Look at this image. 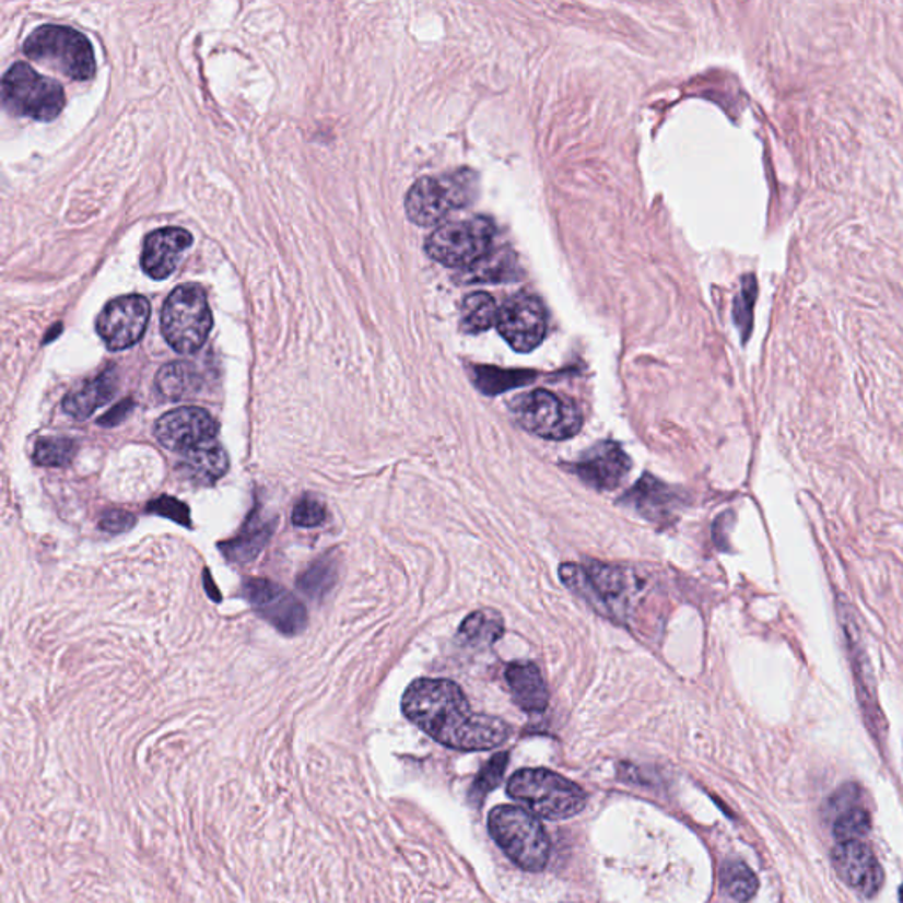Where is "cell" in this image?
<instances>
[{"instance_id":"38","label":"cell","mask_w":903,"mask_h":903,"mask_svg":"<svg viewBox=\"0 0 903 903\" xmlns=\"http://www.w3.org/2000/svg\"><path fill=\"white\" fill-rule=\"evenodd\" d=\"M129 407H131V404H129V401H124L122 404H119V407L115 408L114 411H110V413H106V415L103 417V420H101V424H119L120 420H122L124 417L128 415Z\"/></svg>"},{"instance_id":"24","label":"cell","mask_w":903,"mask_h":903,"mask_svg":"<svg viewBox=\"0 0 903 903\" xmlns=\"http://www.w3.org/2000/svg\"><path fill=\"white\" fill-rule=\"evenodd\" d=\"M201 387V378L197 367L188 362H172L161 367L155 376V388L161 396L169 401H180L197 394Z\"/></svg>"},{"instance_id":"18","label":"cell","mask_w":903,"mask_h":903,"mask_svg":"<svg viewBox=\"0 0 903 903\" xmlns=\"http://www.w3.org/2000/svg\"><path fill=\"white\" fill-rule=\"evenodd\" d=\"M192 246V235L184 228H161L146 235L142 267L149 278H169Z\"/></svg>"},{"instance_id":"34","label":"cell","mask_w":903,"mask_h":903,"mask_svg":"<svg viewBox=\"0 0 903 903\" xmlns=\"http://www.w3.org/2000/svg\"><path fill=\"white\" fill-rule=\"evenodd\" d=\"M292 520L298 528H315L325 520V507L316 497L304 496L293 508Z\"/></svg>"},{"instance_id":"7","label":"cell","mask_w":903,"mask_h":903,"mask_svg":"<svg viewBox=\"0 0 903 903\" xmlns=\"http://www.w3.org/2000/svg\"><path fill=\"white\" fill-rule=\"evenodd\" d=\"M28 59L57 69L59 73L78 82L91 80L96 74V57L87 37L74 28L60 25H43L36 28L23 45Z\"/></svg>"},{"instance_id":"33","label":"cell","mask_w":903,"mask_h":903,"mask_svg":"<svg viewBox=\"0 0 903 903\" xmlns=\"http://www.w3.org/2000/svg\"><path fill=\"white\" fill-rule=\"evenodd\" d=\"M870 828V813L863 808H851L836 819L833 833L840 842H848V840H859L867 835Z\"/></svg>"},{"instance_id":"25","label":"cell","mask_w":903,"mask_h":903,"mask_svg":"<svg viewBox=\"0 0 903 903\" xmlns=\"http://www.w3.org/2000/svg\"><path fill=\"white\" fill-rule=\"evenodd\" d=\"M503 635V618L496 611L471 612L459 626V640L473 649L493 646Z\"/></svg>"},{"instance_id":"37","label":"cell","mask_w":903,"mask_h":903,"mask_svg":"<svg viewBox=\"0 0 903 903\" xmlns=\"http://www.w3.org/2000/svg\"><path fill=\"white\" fill-rule=\"evenodd\" d=\"M858 787L856 785H845L840 789V793L836 794L835 798L831 799V810L833 812H847L851 810V804L858 799Z\"/></svg>"},{"instance_id":"12","label":"cell","mask_w":903,"mask_h":903,"mask_svg":"<svg viewBox=\"0 0 903 903\" xmlns=\"http://www.w3.org/2000/svg\"><path fill=\"white\" fill-rule=\"evenodd\" d=\"M151 318V304L142 295L108 302L97 318V333L106 347L119 352L140 342Z\"/></svg>"},{"instance_id":"30","label":"cell","mask_w":903,"mask_h":903,"mask_svg":"<svg viewBox=\"0 0 903 903\" xmlns=\"http://www.w3.org/2000/svg\"><path fill=\"white\" fill-rule=\"evenodd\" d=\"M508 764V753H496L491 761L485 764L484 770L479 773L473 787H471V801L480 805L484 801L491 790L496 789L500 782H502L503 773Z\"/></svg>"},{"instance_id":"16","label":"cell","mask_w":903,"mask_h":903,"mask_svg":"<svg viewBox=\"0 0 903 903\" xmlns=\"http://www.w3.org/2000/svg\"><path fill=\"white\" fill-rule=\"evenodd\" d=\"M833 865L838 876L865 896H873L877 891L881 890L884 871L871 853V848L863 844L861 840L840 842L833 848Z\"/></svg>"},{"instance_id":"21","label":"cell","mask_w":903,"mask_h":903,"mask_svg":"<svg viewBox=\"0 0 903 903\" xmlns=\"http://www.w3.org/2000/svg\"><path fill=\"white\" fill-rule=\"evenodd\" d=\"M183 456L180 471L192 484H214L228 471V454L215 442L184 452Z\"/></svg>"},{"instance_id":"15","label":"cell","mask_w":903,"mask_h":903,"mask_svg":"<svg viewBox=\"0 0 903 903\" xmlns=\"http://www.w3.org/2000/svg\"><path fill=\"white\" fill-rule=\"evenodd\" d=\"M840 621H842V630H844L848 657H851V664H853L854 680H856L859 704H861L865 720H867L870 729L876 730V732H884V716H882L879 704H877L876 680H873L867 652L863 646L858 621H856L854 612L848 607L840 609Z\"/></svg>"},{"instance_id":"26","label":"cell","mask_w":903,"mask_h":903,"mask_svg":"<svg viewBox=\"0 0 903 903\" xmlns=\"http://www.w3.org/2000/svg\"><path fill=\"white\" fill-rule=\"evenodd\" d=\"M500 307L488 293L468 295L461 306V329L468 333H480L497 325Z\"/></svg>"},{"instance_id":"1","label":"cell","mask_w":903,"mask_h":903,"mask_svg":"<svg viewBox=\"0 0 903 903\" xmlns=\"http://www.w3.org/2000/svg\"><path fill=\"white\" fill-rule=\"evenodd\" d=\"M402 713L434 741L462 752L496 749L511 736L507 722L471 712L461 687L450 680L413 681L402 695Z\"/></svg>"},{"instance_id":"9","label":"cell","mask_w":903,"mask_h":903,"mask_svg":"<svg viewBox=\"0 0 903 903\" xmlns=\"http://www.w3.org/2000/svg\"><path fill=\"white\" fill-rule=\"evenodd\" d=\"M512 415L526 431L540 438H572L583 427V413L571 399L549 390H533L511 401Z\"/></svg>"},{"instance_id":"29","label":"cell","mask_w":903,"mask_h":903,"mask_svg":"<svg viewBox=\"0 0 903 903\" xmlns=\"http://www.w3.org/2000/svg\"><path fill=\"white\" fill-rule=\"evenodd\" d=\"M77 450L78 445L73 439L43 438L34 450V461L50 468H62L73 461Z\"/></svg>"},{"instance_id":"20","label":"cell","mask_w":903,"mask_h":903,"mask_svg":"<svg viewBox=\"0 0 903 903\" xmlns=\"http://www.w3.org/2000/svg\"><path fill=\"white\" fill-rule=\"evenodd\" d=\"M623 502L640 512L641 516L657 523L669 519L678 500L671 489L661 484L660 480L653 479L652 474H644L634 489L623 496Z\"/></svg>"},{"instance_id":"17","label":"cell","mask_w":903,"mask_h":903,"mask_svg":"<svg viewBox=\"0 0 903 903\" xmlns=\"http://www.w3.org/2000/svg\"><path fill=\"white\" fill-rule=\"evenodd\" d=\"M572 468L584 484L600 491H612L623 484L632 462L618 443L602 442L586 452Z\"/></svg>"},{"instance_id":"3","label":"cell","mask_w":903,"mask_h":903,"mask_svg":"<svg viewBox=\"0 0 903 903\" xmlns=\"http://www.w3.org/2000/svg\"><path fill=\"white\" fill-rule=\"evenodd\" d=\"M508 796L525 805L533 816L562 821L577 816L586 807V794L579 785L549 770H520L507 785Z\"/></svg>"},{"instance_id":"31","label":"cell","mask_w":903,"mask_h":903,"mask_svg":"<svg viewBox=\"0 0 903 903\" xmlns=\"http://www.w3.org/2000/svg\"><path fill=\"white\" fill-rule=\"evenodd\" d=\"M755 298H758V281H755L753 275H747V278L743 279L741 292L738 293V297H736L735 301V321L744 341H747L750 332H752Z\"/></svg>"},{"instance_id":"27","label":"cell","mask_w":903,"mask_h":903,"mask_svg":"<svg viewBox=\"0 0 903 903\" xmlns=\"http://www.w3.org/2000/svg\"><path fill=\"white\" fill-rule=\"evenodd\" d=\"M720 882L730 899L741 903L749 902L758 893V877L743 861H727L722 867Z\"/></svg>"},{"instance_id":"6","label":"cell","mask_w":903,"mask_h":903,"mask_svg":"<svg viewBox=\"0 0 903 903\" xmlns=\"http://www.w3.org/2000/svg\"><path fill=\"white\" fill-rule=\"evenodd\" d=\"M212 330V310L203 288L184 284L175 288L161 310V332L177 353H197Z\"/></svg>"},{"instance_id":"10","label":"cell","mask_w":903,"mask_h":903,"mask_svg":"<svg viewBox=\"0 0 903 903\" xmlns=\"http://www.w3.org/2000/svg\"><path fill=\"white\" fill-rule=\"evenodd\" d=\"M493 241V223L474 218L438 226L425 241V251L445 267L468 269L488 258Z\"/></svg>"},{"instance_id":"13","label":"cell","mask_w":903,"mask_h":903,"mask_svg":"<svg viewBox=\"0 0 903 903\" xmlns=\"http://www.w3.org/2000/svg\"><path fill=\"white\" fill-rule=\"evenodd\" d=\"M244 597L255 611L284 635H295L307 625L306 607L288 589L267 579H249L244 583Z\"/></svg>"},{"instance_id":"2","label":"cell","mask_w":903,"mask_h":903,"mask_svg":"<svg viewBox=\"0 0 903 903\" xmlns=\"http://www.w3.org/2000/svg\"><path fill=\"white\" fill-rule=\"evenodd\" d=\"M479 180L471 169H457L442 177H424L417 180L404 200L411 223L422 228L442 226L452 210L465 209L473 203Z\"/></svg>"},{"instance_id":"23","label":"cell","mask_w":903,"mask_h":903,"mask_svg":"<svg viewBox=\"0 0 903 903\" xmlns=\"http://www.w3.org/2000/svg\"><path fill=\"white\" fill-rule=\"evenodd\" d=\"M270 535H272V525L269 520L261 519L258 512H253L243 531L235 539L221 543V551L230 562H253L265 548V543L269 542Z\"/></svg>"},{"instance_id":"8","label":"cell","mask_w":903,"mask_h":903,"mask_svg":"<svg viewBox=\"0 0 903 903\" xmlns=\"http://www.w3.org/2000/svg\"><path fill=\"white\" fill-rule=\"evenodd\" d=\"M2 99L11 114L43 122L57 119L66 106L60 83L43 77L25 62L11 66L2 78Z\"/></svg>"},{"instance_id":"19","label":"cell","mask_w":903,"mask_h":903,"mask_svg":"<svg viewBox=\"0 0 903 903\" xmlns=\"http://www.w3.org/2000/svg\"><path fill=\"white\" fill-rule=\"evenodd\" d=\"M514 703L526 713H542L549 704L548 687L539 667L531 661H516L505 671Z\"/></svg>"},{"instance_id":"22","label":"cell","mask_w":903,"mask_h":903,"mask_svg":"<svg viewBox=\"0 0 903 903\" xmlns=\"http://www.w3.org/2000/svg\"><path fill=\"white\" fill-rule=\"evenodd\" d=\"M119 378L117 371L108 370L89 384L83 385L77 392L69 394L64 399V411L78 420H85L117 392Z\"/></svg>"},{"instance_id":"5","label":"cell","mask_w":903,"mask_h":903,"mask_svg":"<svg viewBox=\"0 0 903 903\" xmlns=\"http://www.w3.org/2000/svg\"><path fill=\"white\" fill-rule=\"evenodd\" d=\"M560 575L572 591L591 603L598 612L612 618L625 617L637 589L634 575L618 566L591 560L583 565L566 563L560 568Z\"/></svg>"},{"instance_id":"35","label":"cell","mask_w":903,"mask_h":903,"mask_svg":"<svg viewBox=\"0 0 903 903\" xmlns=\"http://www.w3.org/2000/svg\"><path fill=\"white\" fill-rule=\"evenodd\" d=\"M149 511L160 514V516L169 517L178 525L191 526L189 520V508L184 503L178 502L175 497L163 496L160 500L151 503Z\"/></svg>"},{"instance_id":"14","label":"cell","mask_w":903,"mask_h":903,"mask_svg":"<svg viewBox=\"0 0 903 903\" xmlns=\"http://www.w3.org/2000/svg\"><path fill=\"white\" fill-rule=\"evenodd\" d=\"M154 434L163 447L184 454L215 442L218 424L203 408L184 407L161 417L155 422Z\"/></svg>"},{"instance_id":"36","label":"cell","mask_w":903,"mask_h":903,"mask_svg":"<svg viewBox=\"0 0 903 903\" xmlns=\"http://www.w3.org/2000/svg\"><path fill=\"white\" fill-rule=\"evenodd\" d=\"M137 519L124 511L106 512L105 517L101 519V528L110 533H120L126 529L132 528Z\"/></svg>"},{"instance_id":"28","label":"cell","mask_w":903,"mask_h":903,"mask_svg":"<svg viewBox=\"0 0 903 903\" xmlns=\"http://www.w3.org/2000/svg\"><path fill=\"white\" fill-rule=\"evenodd\" d=\"M533 378V373H528V371H500L494 367L474 370V384L489 396L507 392L511 388L529 384Z\"/></svg>"},{"instance_id":"39","label":"cell","mask_w":903,"mask_h":903,"mask_svg":"<svg viewBox=\"0 0 903 903\" xmlns=\"http://www.w3.org/2000/svg\"><path fill=\"white\" fill-rule=\"evenodd\" d=\"M900 902L903 903V886L900 888Z\"/></svg>"},{"instance_id":"32","label":"cell","mask_w":903,"mask_h":903,"mask_svg":"<svg viewBox=\"0 0 903 903\" xmlns=\"http://www.w3.org/2000/svg\"><path fill=\"white\" fill-rule=\"evenodd\" d=\"M336 580V566L329 560H321L310 566L306 574L298 579L301 589L309 597H324Z\"/></svg>"},{"instance_id":"4","label":"cell","mask_w":903,"mask_h":903,"mask_svg":"<svg viewBox=\"0 0 903 903\" xmlns=\"http://www.w3.org/2000/svg\"><path fill=\"white\" fill-rule=\"evenodd\" d=\"M489 831L503 853L526 871L548 867L551 842L539 819L526 808L502 805L489 813Z\"/></svg>"},{"instance_id":"11","label":"cell","mask_w":903,"mask_h":903,"mask_svg":"<svg viewBox=\"0 0 903 903\" xmlns=\"http://www.w3.org/2000/svg\"><path fill=\"white\" fill-rule=\"evenodd\" d=\"M497 330L516 352H533L548 330V316L542 302L528 293L508 297L500 307Z\"/></svg>"}]
</instances>
